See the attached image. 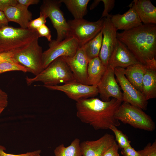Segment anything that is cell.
<instances>
[{"label": "cell", "mask_w": 156, "mask_h": 156, "mask_svg": "<svg viewBox=\"0 0 156 156\" xmlns=\"http://www.w3.org/2000/svg\"><path fill=\"white\" fill-rule=\"evenodd\" d=\"M122 102L113 98L107 101L94 97L82 99L76 102V116L96 130L109 129L120 125L115 114Z\"/></svg>", "instance_id": "1"}, {"label": "cell", "mask_w": 156, "mask_h": 156, "mask_svg": "<svg viewBox=\"0 0 156 156\" xmlns=\"http://www.w3.org/2000/svg\"><path fill=\"white\" fill-rule=\"evenodd\" d=\"M117 39L125 45L138 62L145 65L156 53V24H142L116 34Z\"/></svg>", "instance_id": "2"}, {"label": "cell", "mask_w": 156, "mask_h": 156, "mask_svg": "<svg viewBox=\"0 0 156 156\" xmlns=\"http://www.w3.org/2000/svg\"><path fill=\"white\" fill-rule=\"evenodd\" d=\"M76 81L69 67L61 57L52 61L40 73L32 78L27 76V85L30 86L37 82L42 83L43 86H53Z\"/></svg>", "instance_id": "3"}, {"label": "cell", "mask_w": 156, "mask_h": 156, "mask_svg": "<svg viewBox=\"0 0 156 156\" xmlns=\"http://www.w3.org/2000/svg\"><path fill=\"white\" fill-rule=\"evenodd\" d=\"M39 36L36 31L7 26L0 29V52L20 49Z\"/></svg>", "instance_id": "4"}, {"label": "cell", "mask_w": 156, "mask_h": 156, "mask_svg": "<svg viewBox=\"0 0 156 156\" xmlns=\"http://www.w3.org/2000/svg\"><path fill=\"white\" fill-rule=\"evenodd\" d=\"M119 121L134 128L149 131L155 129L154 122L142 109L125 102L122 103L115 114Z\"/></svg>", "instance_id": "5"}, {"label": "cell", "mask_w": 156, "mask_h": 156, "mask_svg": "<svg viewBox=\"0 0 156 156\" xmlns=\"http://www.w3.org/2000/svg\"><path fill=\"white\" fill-rule=\"evenodd\" d=\"M39 36L17 51L13 59L36 76L44 69L42 47L38 43Z\"/></svg>", "instance_id": "6"}, {"label": "cell", "mask_w": 156, "mask_h": 156, "mask_svg": "<svg viewBox=\"0 0 156 156\" xmlns=\"http://www.w3.org/2000/svg\"><path fill=\"white\" fill-rule=\"evenodd\" d=\"M103 20V18L95 22H90L83 18L68 20V37L75 38L78 41L79 47H82L101 31Z\"/></svg>", "instance_id": "7"}, {"label": "cell", "mask_w": 156, "mask_h": 156, "mask_svg": "<svg viewBox=\"0 0 156 156\" xmlns=\"http://www.w3.org/2000/svg\"><path fill=\"white\" fill-rule=\"evenodd\" d=\"M60 0H44L40 7V12L45 14L50 19L57 33V41L62 40L68 37L69 28L60 9Z\"/></svg>", "instance_id": "8"}, {"label": "cell", "mask_w": 156, "mask_h": 156, "mask_svg": "<svg viewBox=\"0 0 156 156\" xmlns=\"http://www.w3.org/2000/svg\"><path fill=\"white\" fill-rule=\"evenodd\" d=\"M48 45L49 48L43 52L44 69L59 57L73 56L78 48L79 43L75 38L69 36L61 41L52 40Z\"/></svg>", "instance_id": "9"}, {"label": "cell", "mask_w": 156, "mask_h": 156, "mask_svg": "<svg viewBox=\"0 0 156 156\" xmlns=\"http://www.w3.org/2000/svg\"><path fill=\"white\" fill-rule=\"evenodd\" d=\"M114 74L123 91L122 102L127 103L143 110L147 109L148 102L142 93L137 90L128 80L122 68L114 69Z\"/></svg>", "instance_id": "10"}, {"label": "cell", "mask_w": 156, "mask_h": 156, "mask_svg": "<svg viewBox=\"0 0 156 156\" xmlns=\"http://www.w3.org/2000/svg\"><path fill=\"white\" fill-rule=\"evenodd\" d=\"M43 86L50 90L63 92L68 97L76 102L82 99L94 97L99 94L97 86L84 84L76 81L61 85Z\"/></svg>", "instance_id": "11"}, {"label": "cell", "mask_w": 156, "mask_h": 156, "mask_svg": "<svg viewBox=\"0 0 156 156\" xmlns=\"http://www.w3.org/2000/svg\"><path fill=\"white\" fill-rule=\"evenodd\" d=\"M103 18L101 30L103 35L102 45L99 57L104 65L107 68L109 59L117 43L118 30L112 23L110 18Z\"/></svg>", "instance_id": "12"}, {"label": "cell", "mask_w": 156, "mask_h": 156, "mask_svg": "<svg viewBox=\"0 0 156 156\" xmlns=\"http://www.w3.org/2000/svg\"><path fill=\"white\" fill-rule=\"evenodd\" d=\"M97 87L102 101H108L112 97L122 102V93L115 79L114 69L108 66Z\"/></svg>", "instance_id": "13"}, {"label": "cell", "mask_w": 156, "mask_h": 156, "mask_svg": "<svg viewBox=\"0 0 156 156\" xmlns=\"http://www.w3.org/2000/svg\"><path fill=\"white\" fill-rule=\"evenodd\" d=\"M69 67L76 81L87 85V68L89 62L83 47H78L72 57H61Z\"/></svg>", "instance_id": "14"}, {"label": "cell", "mask_w": 156, "mask_h": 156, "mask_svg": "<svg viewBox=\"0 0 156 156\" xmlns=\"http://www.w3.org/2000/svg\"><path fill=\"white\" fill-rule=\"evenodd\" d=\"M115 141L114 136L106 133L97 140L83 141L80 143L82 156H103Z\"/></svg>", "instance_id": "15"}, {"label": "cell", "mask_w": 156, "mask_h": 156, "mask_svg": "<svg viewBox=\"0 0 156 156\" xmlns=\"http://www.w3.org/2000/svg\"><path fill=\"white\" fill-rule=\"evenodd\" d=\"M138 63L127 46L118 39L116 45L109 59L108 66L113 69L124 68Z\"/></svg>", "instance_id": "16"}, {"label": "cell", "mask_w": 156, "mask_h": 156, "mask_svg": "<svg viewBox=\"0 0 156 156\" xmlns=\"http://www.w3.org/2000/svg\"><path fill=\"white\" fill-rule=\"evenodd\" d=\"M130 8L122 14H119L112 15L111 21L117 30H128L142 25L134 4L129 5Z\"/></svg>", "instance_id": "17"}, {"label": "cell", "mask_w": 156, "mask_h": 156, "mask_svg": "<svg viewBox=\"0 0 156 156\" xmlns=\"http://www.w3.org/2000/svg\"><path fill=\"white\" fill-rule=\"evenodd\" d=\"M3 12L9 22H15L23 28H28V24L32 20V14L28 7L18 3L6 8Z\"/></svg>", "instance_id": "18"}, {"label": "cell", "mask_w": 156, "mask_h": 156, "mask_svg": "<svg viewBox=\"0 0 156 156\" xmlns=\"http://www.w3.org/2000/svg\"><path fill=\"white\" fill-rule=\"evenodd\" d=\"M144 24H156V8L149 0H134L132 2Z\"/></svg>", "instance_id": "19"}, {"label": "cell", "mask_w": 156, "mask_h": 156, "mask_svg": "<svg viewBox=\"0 0 156 156\" xmlns=\"http://www.w3.org/2000/svg\"><path fill=\"white\" fill-rule=\"evenodd\" d=\"M107 68L99 57L90 60L87 68V85L97 86Z\"/></svg>", "instance_id": "20"}, {"label": "cell", "mask_w": 156, "mask_h": 156, "mask_svg": "<svg viewBox=\"0 0 156 156\" xmlns=\"http://www.w3.org/2000/svg\"><path fill=\"white\" fill-rule=\"evenodd\" d=\"M147 69L145 65L139 63L131 65L125 69L122 68L123 73L127 79L141 93L142 80Z\"/></svg>", "instance_id": "21"}, {"label": "cell", "mask_w": 156, "mask_h": 156, "mask_svg": "<svg viewBox=\"0 0 156 156\" xmlns=\"http://www.w3.org/2000/svg\"><path fill=\"white\" fill-rule=\"evenodd\" d=\"M142 93L147 101L156 97V70L147 69L142 80Z\"/></svg>", "instance_id": "22"}, {"label": "cell", "mask_w": 156, "mask_h": 156, "mask_svg": "<svg viewBox=\"0 0 156 156\" xmlns=\"http://www.w3.org/2000/svg\"><path fill=\"white\" fill-rule=\"evenodd\" d=\"M64 3L75 19L83 18L87 13L89 0H60Z\"/></svg>", "instance_id": "23"}, {"label": "cell", "mask_w": 156, "mask_h": 156, "mask_svg": "<svg viewBox=\"0 0 156 156\" xmlns=\"http://www.w3.org/2000/svg\"><path fill=\"white\" fill-rule=\"evenodd\" d=\"M54 152L55 156H82L80 140L75 138L67 147L61 144L55 148Z\"/></svg>", "instance_id": "24"}, {"label": "cell", "mask_w": 156, "mask_h": 156, "mask_svg": "<svg viewBox=\"0 0 156 156\" xmlns=\"http://www.w3.org/2000/svg\"><path fill=\"white\" fill-rule=\"evenodd\" d=\"M102 38L101 30L96 36L83 46L89 61L99 57L101 47Z\"/></svg>", "instance_id": "25"}, {"label": "cell", "mask_w": 156, "mask_h": 156, "mask_svg": "<svg viewBox=\"0 0 156 156\" xmlns=\"http://www.w3.org/2000/svg\"><path fill=\"white\" fill-rule=\"evenodd\" d=\"M14 71H21L24 73L29 72L27 69L15 61L13 59L0 63V74Z\"/></svg>", "instance_id": "26"}, {"label": "cell", "mask_w": 156, "mask_h": 156, "mask_svg": "<svg viewBox=\"0 0 156 156\" xmlns=\"http://www.w3.org/2000/svg\"><path fill=\"white\" fill-rule=\"evenodd\" d=\"M109 129L114 133L116 138L115 140L117 142L119 148H124L130 145L131 141L129 140L128 137L118 129L116 127L111 126Z\"/></svg>", "instance_id": "27"}, {"label": "cell", "mask_w": 156, "mask_h": 156, "mask_svg": "<svg viewBox=\"0 0 156 156\" xmlns=\"http://www.w3.org/2000/svg\"><path fill=\"white\" fill-rule=\"evenodd\" d=\"M47 16L44 14L40 12V16L37 18L31 20L29 22L28 28L35 31L42 25L45 24Z\"/></svg>", "instance_id": "28"}, {"label": "cell", "mask_w": 156, "mask_h": 156, "mask_svg": "<svg viewBox=\"0 0 156 156\" xmlns=\"http://www.w3.org/2000/svg\"><path fill=\"white\" fill-rule=\"evenodd\" d=\"M140 156H156V141L148 143L142 150L138 151Z\"/></svg>", "instance_id": "29"}, {"label": "cell", "mask_w": 156, "mask_h": 156, "mask_svg": "<svg viewBox=\"0 0 156 156\" xmlns=\"http://www.w3.org/2000/svg\"><path fill=\"white\" fill-rule=\"evenodd\" d=\"M104 4V8L103 12L101 18H110L112 15L109 14L108 13L113 8L114 5L115 1L114 0H102Z\"/></svg>", "instance_id": "30"}, {"label": "cell", "mask_w": 156, "mask_h": 156, "mask_svg": "<svg viewBox=\"0 0 156 156\" xmlns=\"http://www.w3.org/2000/svg\"><path fill=\"white\" fill-rule=\"evenodd\" d=\"M5 150L6 148L4 146L0 145V156H31L37 154H40L41 152V150H38L21 154H13L6 153L5 151Z\"/></svg>", "instance_id": "31"}, {"label": "cell", "mask_w": 156, "mask_h": 156, "mask_svg": "<svg viewBox=\"0 0 156 156\" xmlns=\"http://www.w3.org/2000/svg\"><path fill=\"white\" fill-rule=\"evenodd\" d=\"M39 37H45L48 41H51V35L50 29L45 25L44 24L38 28L36 31Z\"/></svg>", "instance_id": "32"}, {"label": "cell", "mask_w": 156, "mask_h": 156, "mask_svg": "<svg viewBox=\"0 0 156 156\" xmlns=\"http://www.w3.org/2000/svg\"><path fill=\"white\" fill-rule=\"evenodd\" d=\"M119 146L115 140L112 146L106 151L103 156H117L119 154Z\"/></svg>", "instance_id": "33"}, {"label": "cell", "mask_w": 156, "mask_h": 156, "mask_svg": "<svg viewBox=\"0 0 156 156\" xmlns=\"http://www.w3.org/2000/svg\"><path fill=\"white\" fill-rule=\"evenodd\" d=\"M121 153L123 156H140L138 151L133 148L131 144L125 148L122 149Z\"/></svg>", "instance_id": "34"}, {"label": "cell", "mask_w": 156, "mask_h": 156, "mask_svg": "<svg viewBox=\"0 0 156 156\" xmlns=\"http://www.w3.org/2000/svg\"><path fill=\"white\" fill-rule=\"evenodd\" d=\"M0 53V63L13 59L14 54L20 50Z\"/></svg>", "instance_id": "35"}, {"label": "cell", "mask_w": 156, "mask_h": 156, "mask_svg": "<svg viewBox=\"0 0 156 156\" xmlns=\"http://www.w3.org/2000/svg\"><path fill=\"white\" fill-rule=\"evenodd\" d=\"M18 3L17 0H0V10L3 11L6 8L14 6Z\"/></svg>", "instance_id": "36"}, {"label": "cell", "mask_w": 156, "mask_h": 156, "mask_svg": "<svg viewBox=\"0 0 156 156\" xmlns=\"http://www.w3.org/2000/svg\"><path fill=\"white\" fill-rule=\"evenodd\" d=\"M7 94L0 88V107L5 108L8 104Z\"/></svg>", "instance_id": "37"}, {"label": "cell", "mask_w": 156, "mask_h": 156, "mask_svg": "<svg viewBox=\"0 0 156 156\" xmlns=\"http://www.w3.org/2000/svg\"><path fill=\"white\" fill-rule=\"evenodd\" d=\"M18 3L27 7L32 5L38 4L40 1L39 0H17Z\"/></svg>", "instance_id": "38"}, {"label": "cell", "mask_w": 156, "mask_h": 156, "mask_svg": "<svg viewBox=\"0 0 156 156\" xmlns=\"http://www.w3.org/2000/svg\"><path fill=\"white\" fill-rule=\"evenodd\" d=\"M144 65L147 69L156 70V60L155 57L148 60Z\"/></svg>", "instance_id": "39"}, {"label": "cell", "mask_w": 156, "mask_h": 156, "mask_svg": "<svg viewBox=\"0 0 156 156\" xmlns=\"http://www.w3.org/2000/svg\"><path fill=\"white\" fill-rule=\"evenodd\" d=\"M9 22L3 12L0 10V29L8 26Z\"/></svg>", "instance_id": "40"}, {"label": "cell", "mask_w": 156, "mask_h": 156, "mask_svg": "<svg viewBox=\"0 0 156 156\" xmlns=\"http://www.w3.org/2000/svg\"><path fill=\"white\" fill-rule=\"evenodd\" d=\"M101 1V0H94L93 3L91 5L90 9L91 10L92 9L95 8Z\"/></svg>", "instance_id": "41"}, {"label": "cell", "mask_w": 156, "mask_h": 156, "mask_svg": "<svg viewBox=\"0 0 156 156\" xmlns=\"http://www.w3.org/2000/svg\"><path fill=\"white\" fill-rule=\"evenodd\" d=\"M5 108L0 107V114L1 113L3 112V111L4 110Z\"/></svg>", "instance_id": "42"}, {"label": "cell", "mask_w": 156, "mask_h": 156, "mask_svg": "<svg viewBox=\"0 0 156 156\" xmlns=\"http://www.w3.org/2000/svg\"><path fill=\"white\" fill-rule=\"evenodd\" d=\"M31 156H41V155H40V153H39L33 155Z\"/></svg>", "instance_id": "43"}, {"label": "cell", "mask_w": 156, "mask_h": 156, "mask_svg": "<svg viewBox=\"0 0 156 156\" xmlns=\"http://www.w3.org/2000/svg\"><path fill=\"white\" fill-rule=\"evenodd\" d=\"M117 156H120L119 154Z\"/></svg>", "instance_id": "44"}, {"label": "cell", "mask_w": 156, "mask_h": 156, "mask_svg": "<svg viewBox=\"0 0 156 156\" xmlns=\"http://www.w3.org/2000/svg\"></svg>", "instance_id": "45"}]
</instances>
